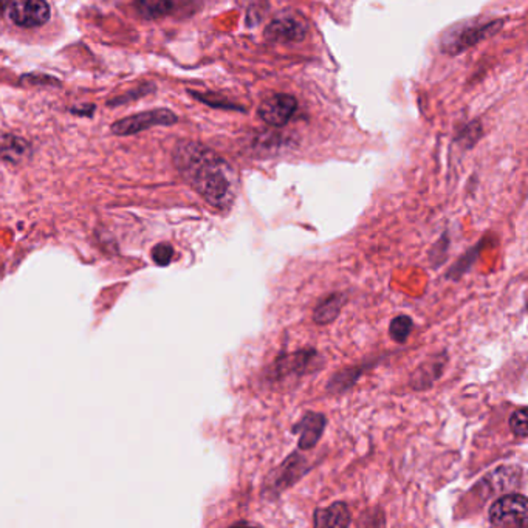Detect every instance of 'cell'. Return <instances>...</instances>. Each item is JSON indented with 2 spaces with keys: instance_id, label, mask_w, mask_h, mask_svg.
<instances>
[{
  "instance_id": "obj_1",
  "label": "cell",
  "mask_w": 528,
  "mask_h": 528,
  "mask_svg": "<svg viewBox=\"0 0 528 528\" xmlns=\"http://www.w3.org/2000/svg\"><path fill=\"white\" fill-rule=\"evenodd\" d=\"M180 172L199 194L216 208L225 210L234 201L236 185L226 161L197 143H181L175 152Z\"/></svg>"
},
{
  "instance_id": "obj_2",
  "label": "cell",
  "mask_w": 528,
  "mask_h": 528,
  "mask_svg": "<svg viewBox=\"0 0 528 528\" xmlns=\"http://www.w3.org/2000/svg\"><path fill=\"white\" fill-rule=\"evenodd\" d=\"M490 523L498 527L525 528L528 525V501L523 494H507L490 508Z\"/></svg>"
},
{
  "instance_id": "obj_3",
  "label": "cell",
  "mask_w": 528,
  "mask_h": 528,
  "mask_svg": "<svg viewBox=\"0 0 528 528\" xmlns=\"http://www.w3.org/2000/svg\"><path fill=\"white\" fill-rule=\"evenodd\" d=\"M11 21L24 28L41 26L50 19V6L46 0H11Z\"/></svg>"
},
{
  "instance_id": "obj_4",
  "label": "cell",
  "mask_w": 528,
  "mask_h": 528,
  "mask_svg": "<svg viewBox=\"0 0 528 528\" xmlns=\"http://www.w3.org/2000/svg\"><path fill=\"white\" fill-rule=\"evenodd\" d=\"M174 123H177V117L171 110H150L119 119L112 124V132L117 135H132L152 126H171Z\"/></svg>"
},
{
  "instance_id": "obj_5",
  "label": "cell",
  "mask_w": 528,
  "mask_h": 528,
  "mask_svg": "<svg viewBox=\"0 0 528 528\" xmlns=\"http://www.w3.org/2000/svg\"><path fill=\"white\" fill-rule=\"evenodd\" d=\"M298 101L292 95L277 93L268 97L259 106V117L270 126H284L296 113Z\"/></svg>"
},
{
  "instance_id": "obj_6",
  "label": "cell",
  "mask_w": 528,
  "mask_h": 528,
  "mask_svg": "<svg viewBox=\"0 0 528 528\" xmlns=\"http://www.w3.org/2000/svg\"><path fill=\"white\" fill-rule=\"evenodd\" d=\"M307 35V26L296 17L287 16L273 21L265 30V37L270 42H298L303 41Z\"/></svg>"
},
{
  "instance_id": "obj_7",
  "label": "cell",
  "mask_w": 528,
  "mask_h": 528,
  "mask_svg": "<svg viewBox=\"0 0 528 528\" xmlns=\"http://www.w3.org/2000/svg\"><path fill=\"white\" fill-rule=\"evenodd\" d=\"M326 417L316 412H308L299 420L298 425L293 426L292 431L299 434V448L312 450L316 447L319 439L323 436L326 428Z\"/></svg>"
},
{
  "instance_id": "obj_8",
  "label": "cell",
  "mask_w": 528,
  "mask_h": 528,
  "mask_svg": "<svg viewBox=\"0 0 528 528\" xmlns=\"http://www.w3.org/2000/svg\"><path fill=\"white\" fill-rule=\"evenodd\" d=\"M350 523L349 508L344 502H335L327 508L315 512L316 527H347Z\"/></svg>"
},
{
  "instance_id": "obj_9",
  "label": "cell",
  "mask_w": 528,
  "mask_h": 528,
  "mask_svg": "<svg viewBox=\"0 0 528 528\" xmlns=\"http://www.w3.org/2000/svg\"><path fill=\"white\" fill-rule=\"evenodd\" d=\"M344 303H346V298L341 293H334V295L323 299L315 308V312H313L315 323L321 324V326L334 323L335 319L338 318L341 310H343Z\"/></svg>"
},
{
  "instance_id": "obj_10",
  "label": "cell",
  "mask_w": 528,
  "mask_h": 528,
  "mask_svg": "<svg viewBox=\"0 0 528 528\" xmlns=\"http://www.w3.org/2000/svg\"><path fill=\"white\" fill-rule=\"evenodd\" d=\"M492 24L490 26H477V28H467V30H461L459 35H457L456 39H447V44H445V48H447L450 53H461L465 47H470L474 44V42L481 41V37L487 36L488 33H492Z\"/></svg>"
},
{
  "instance_id": "obj_11",
  "label": "cell",
  "mask_w": 528,
  "mask_h": 528,
  "mask_svg": "<svg viewBox=\"0 0 528 528\" xmlns=\"http://www.w3.org/2000/svg\"><path fill=\"white\" fill-rule=\"evenodd\" d=\"M316 357L313 350H303V352H296V354L290 355V357H284L279 358V372L281 374H304L310 361Z\"/></svg>"
},
{
  "instance_id": "obj_12",
  "label": "cell",
  "mask_w": 528,
  "mask_h": 528,
  "mask_svg": "<svg viewBox=\"0 0 528 528\" xmlns=\"http://www.w3.org/2000/svg\"><path fill=\"white\" fill-rule=\"evenodd\" d=\"M304 467H305V461L298 456H292L288 459L283 467H281V472L279 476L276 477V488L290 487L293 482H296L299 477L303 476Z\"/></svg>"
},
{
  "instance_id": "obj_13",
  "label": "cell",
  "mask_w": 528,
  "mask_h": 528,
  "mask_svg": "<svg viewBox=\"0 0 528 528\" xmlns=\"http://www.w3.org/2000/svg\"><path fill=\"white\" fill-rule=\"evenodd\" d=\"M174 0H137L140 15L146 19H157L172 10Z\"/></svg>"
},
{
  "instance_id": "obj_14",
  "label": "cell",
  "mask_w": 528,
  "mask_h": 528,
  "mask_svg": "<svg viewBox=\"0 0 528 528\" xmlns=\"http://www.w3.org/2000/svg\"><path fill=\"white\" fill-rule=\"evenodd\" d=\"M412 319L405 315H400L397 318L392 319L389 326L390 338L394 339L395 343H405L406 339L409 338L410 332H412Z\"/></svg>"
},
{
  "instance_id": "obj_15",
  "label": "cell",
  "mask_w": 528,
  "mask_h": 528,
  "mask_svg": "<svg viewBox=\"0 0 528 528\" xmlns=\"http://www.w3.org/2000/svg\"><path fill=\"white\" fill-rule=\"evenodd\" d=\"M359 375H361V370H359L358 368H355V369L343 370V372H339V374L335 375L334 378H332V381L328 383V389H346V388H349V386L354 385Z\"/></svg>"
},
{
  "instance_id": "obj_16",
  "label": "cell",
  "mask_w": 528,
  "mask_h": 528,
  "mask_svg": "<svg viewBox=\"0 0 528 528\" xmlns=\"http://www.w3.org/2000/svg\"><path fill=\"white\" fill-rule=\"evenodd\" d=\"M527 409H525V408L516 410L513 416H512V419H510V428H512L514 436L519 437V439H525V437H527Z\"/></svg>"
},
{
  "instance_id": "obj_17",
  "label": "cell",
  "mask_w": 528,
  "mask_h": 528,
  "mask_svg": "<svg viewBox=\"0 0 528 528\" xmlns=\"http://www.w3.org/2000/svg\"><path fill=\"white\" fill-rule=\"evenodd\" d=\"M152 256L159 265H168L174 256V250H172V246L161 243V245L155 246Z\"/></svg>"
}]
</instances>
